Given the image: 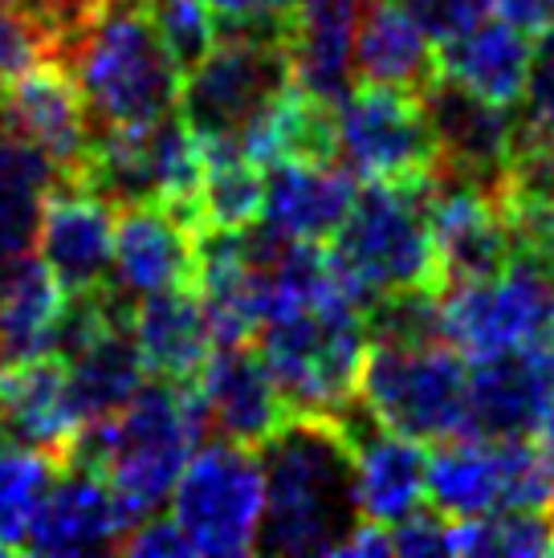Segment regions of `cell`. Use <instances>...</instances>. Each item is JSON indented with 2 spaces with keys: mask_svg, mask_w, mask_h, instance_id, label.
<instances>
[{
  "mask_svg": "<svg viewBox=\"0 0 554 558\" xmlns=\"http://www.w3.org/2000/svg\"><path fill=\"white\" fill-rule=\"evenodd\" d=\"M204 408L196 384L180 379H143L131 400L107 420L82 424L62 452V465L94 469L123 497L138 522L171 501L188 457L201 449Z\"/></svg>",
  "mask_w": 554,
  "mask_h": 558,
  "instance_id": "cell-1",
  "label": "cell"
},
{
  "mask_svg": "<svg viewBox=\"0 0 554 558\" xmlns=\"http://www.w3.org/2000/svg\"><path fill=\"white\" fill-rule=\"evenodd\" d=\"M265 513L257 550L265 555H339L359 522L354 461L335 420L290 416L262 449Z\"/></svg>",
  "mask_w": 554,
  "mask_h": 558,
  "instance_id": "cell-2",
  "label": "cell"
},
{
  "mask_svg": "<svg viewBox=\"0 0 554 558\" xmlns=\"http://www.w3.org/2000/svg\"><path fill=\"white\" fill-rule=\"evenodd\" d=\"M94 126H143L176 110L184 70L155 29L147 0H98L62 62Z\"/></svg>",
  "mask_w": 554,
  "mask_h": 558,
  "instance_id": "cell-3",
  "label": "cell"
},
{
  "mask_svg": "<svg viewBox=\"0 0 554 558\" xmlns=\"http://www.w3.org/2000/svg\"><path fill=\"white\" fill-rule=\"evenodd\" d=\"M290 16L216 21V46L184 70L176 102L204 147L237 151L249 126L293 86Z\"/></svg>",
  "mask_w": 554,
  "mask_h": 558,
  "instance_id": "cell-4",
  "label": "cell"
},
{
  "mask_svg": "<svg viewBox=\"0 0 554 558\" xmlns=\"http://www.w3.org/2000/svg\"><path fill=\"white\" fill-rule=\"evenodd\" d=\"M429 184H368L351 204V213L335 233L330 257L368 311L380 294L400 290H445L436 245L429 229Z\"/></svg>",
  "mask_w": 554,
  "mask_h": 558,
  "instance_id": "cell-5",
  "label": "cell"
},
{
  "mask_svg": "<svg viewBox=\"0 0 554 558\" xmlns=\"http://www.w3.org/2000/svg\"><path fill=\"white\" fill-rule=\"evenodd\" d=\"M257 355L293 416L330 420L359 396L368 355L363 311L351 294H335L306 311L277 314L257 326Z\"/></svg>",
  "mask_w": 554,
  "mask_h": 558,
  "instance_id": "cell-6",
  "label": "cell"
},
{
  "mask_svg": "<svg viewBox=\"0 0 554 558\" xmlns=\"http://www.w3.org/2000/svg\"><path fill=\"white\" fill-rule=\"evenodd\" d=\"M359 396L392 433L445 445L469 436V367L448 342L429 347H380L368 342Z\"/></svg>",
  "mask_w": 554,
  "mask_h": 558,
  "instance_id": "cell-7",
  "label": "cell"
},
{
  "mask_svg": "<svg viewBox=\"0 0 554 558\" xmlns=\"http://www.w3.org/2000/svg\"><path fill=\"white\" fill-rule=\"evenodd\" d=\"M424 497L445 518L554 513V465L526 436H457L429 457Z\"/></svg>",
  "mask_w": 554,
  "mask_h": 558,
  "instance_id": "cell-8",
  "label": "cell"
},
{
  "mask_svg": "<svg viewBox=\"0 0 554 558\" xmlns=\"http://www.w3.org/2000/svg\"><path fill=\"white\" fill-rule=\"evenodd\" d=\"M441 294L445 342L465 359L502 355L554 335V269L542 248L514 245L497 274L445 286Z\"/></svg>",
  "mask_w": 554,
  "mask_h": 558,
  "instance_id": "cell-9",
  "label": "cell"
},
{
  "mask_svg": "<svg viewBox=\"0 0 554 558\" xmlns=\"http://www.w3.org/2000/svg\"><path fill=\"white\" fill-rule=\"evenodd\" d=\"M265 513V473L257 449L213 440L188 457L171 489V522L192 555H257Z\"/></svg>",
  "mask_w": 554,
  "mask_h": 558,
  "instance_id": "cell-10",
  "label": "cell"
},
{
  "mask_svg": "<svg viewBox=\"0 0 554 558\" xmlns=\"http://www.w3.org/2000/svg\"><path fill=\"white\" fill-rule=\"evenodd\" d=\"M335 159L363 184H412L436 168V135L420 94L354 86L335 107Z\"/></svg>",
  "mask_w": 554,
  "mask_h": 558,
  "instance_id": "cell-11",
  "label": "cell"
},
{
  "mask_svg": "<svg viewBox=\"0 0 554 558\" xmlns=\"http://www.w3.org/2000/svg\"><path fill=\"white\" fill-rule=\"evenodd\" d=\"M53 473L25 526L21 550L49 558L74 555H110L138 526V518L123 506V497L110 489V481L94 469L62 465Z\"/></svg>",
  "mask_w": 554,
  "mask_h": 558,
  "instance_id": "cell-12",
  "label": "cell"
},
{
  "mask_svg": "<svg viewBox=\"0 0 554 558\" xmlns=\"http://www.w3.org/2000/svg\"><path fill=\"white\" fill-rule=\"evenodd\" d=\"M335 428L351 445L354 461V506L359 518L396 526L412 510L424 506V477H429V452L420 440L384 428L363 396L335 412Z\"/></svg>",
  "mask_w": 554,
  "mask_h": 558,
  "instance_id": "cell-13",
  "label": "cell"
},
{
  "mask_svg": "<svg viewBox=\"0 0 554 558\" xmlns=\"http://www.w3.org/2000/svg\"><path fill=\"white\" fill-rule=\"evenodd\" d=\"M0 123L16 140H25L46 159H53V168L65 180H77V171L91 156V110L82 102L74 74L49 58L29 65L21 78L0 90Z\"/></svg>",
  "mask_w": 554,
  "mask_h": 558,
  "instance_id": "cell-14",
  "label": "cell"
},
{
  "mask_svg": "<svg viewBox=\"0 0 554 558\" xmlns=\"http://www.w3.org/2000/svg\"><path fill=\"white\" fill-rule=\"evenodd\" d=\"M420 107H424L432 135H436V151H441L436 168L465 175V180L490 187L497 196L509 151H514L509 107H497L490 98L465 90L461 82L445 78V74H436L429 90L420 94Z\"/></svg>",
  "mask_w": 554,
  "mask_h": 558,
  "instance_id": "cell-15",
  "label": "cell"
},
{
  "mask_svg": "<svg viewBox=\"0 0 554 558\" xmlns=\"http://www.w3.org/2000/svg\"><path fill=\"white\" fill-rule=\"evenodd\" d=\"M192 384H196L204 408V428L216 440L262 449L265 440L293 416L269 367L257 355V347H249V342L213 347V355L204 359L201 375Z\"/></svg>",
  "mask_w": 554,
  "mask_h": 558,
  "instance_id": "cell-16",
  "label": "cell"
},
{
  "mask_svg": "<svg viewBox=\"0 0 554 558\" xmlns=\"http://www.w3.org/2000/svg\"><path fill=\"white\" fill-rule=\"evenodd\" d=\"M37 262L65 294H86L110 281L115 253V204L98 192L62 180L49 187L37 220Z\"/></svg>",
  "mask_w": 554,
  "mask_h": 558,
  "instance_id": "cell-17",
  "label": "cell"
},
{
  "mask_svg": "<svg viewBox=\"0 0 554 558\" xmlns=\"http://www.w3.org/2000/svg\"><path fill=\"white\" fill-rule=\"evenodd\" d=\"M554 400V335L473 359L469 436H530Z\"/></svg>",
  "mask_w": 554,
  "mask_h": 558,
  "instance_id": "cell-18",
  "label": "cell"
},
{
  "mask_svg": "<svg viewBox=\"0 0 554 558\" xmlns=\"http://www.w3.org/2000/svg\"><path fill=\"white\" fill-rule=\"evenodd\" d=\"M196 233L164 204H127L115 213L110 286L131 302L155 290L196 286Z\"/></svg>",
  "mask_w": 554,
  "mask_h": 558,
  "instance_id": "cell-19",
  "label": "cell"
},
{
  "mask_svg": "<svg viewBox=\"0 0 554 558\" xmlns=\"http://www.w3.org/2000/svg\"><path fill=\"white\" fill-rule=\"evenodd\" d=\"M359 196V180L339 159H281L265 168L262 220L298 241H335Z\"/></svg>",
  "mask_w": 554,
  "mask_h": 558,
  "instance_id": "cell-20",
  "label": "cell"
},
{
  "mask_svg": "<svg viewBox=\"0 0 554 558\" xmlns=\"http://www.w3.org/2000/svg\"><path fill=\"white\" fill-rule=\"evenodd\" d=\"M368 0H298L290 16L293 86L323 107H339L359 86L354 29Z\"/></svg>",
  "mask_w": 554,
  "mask_h": 558,
  "instance_id": "cell-21",
  "label": "cell"
},
{
  "mask_svg": "<svg viewBox=\"0 0 554 558\" xmlns=\"http://www.w3.org/2000/svg\"><path fill=\"white\" fill-rule=\"evenodd\" d=\"M131 335L143 355V367L155 379H180V384H192L201 375L204 359L216 347L196 286H176V290L135 298Z\"/></svg>",
  "mask_w": 554,
  "mask_h": 558,
  "instance_id": "cell-22",
  "label": "cell"
},
{
  "mask_svg": "<svg viewBox=\"0 0 554 558\" xmlns=\"http://www.w3.org/2000/svg\"><path fill=\"white\" fill-rule=\"evenodd\" d=\"M441 74V53L400 0H368L354 29V78L363 86L424 94Z\"/></svg>",
  "mask_w": 554,
  "mask_h": 558,
  "instance_id": "cell-23",
  "label": "cell"
},
{
  "mask_svg": "<svg viewBox=\"0 0 554 558\" xmlns=\"http://www.w3.org/2000/svg\"><path fill=\"white\" fill-rule=\"evenodd\" d=\"M0 433L13 445L41 449L62 461L70 436L77 433L70 400H65L62 359H33L0 372Z\"/></svg>",
  "mask_w": 554,
  "mask_h": 558,
  "instance_id": "cell-24",
  "label": "cell"
},
{
  "mask_svg": "<svg viewBox=\"0 0 554 558\" xmlns=\"http://www.w3.org/2000/svg\"><path fill=\"white\" fill-rule=\"evenodd\" d=\"M530 33L509 25L502 16H481L473 29L441 46V74L461 82L465 90L490 98L497 107H514L522 98L526 70H530Z\"/></svg>",
  "mask_w": 554,
  "mask_h": 558,
  "instance_id": "cell-25",
  "label": "cell"
},
{
  "mask_svg": "<svg viewBox=\"0 0 554 558\" xmlns=\"http://www.w3.org/2000/svg\"><path fill=\"white\" fill-rule=\"evenodd\" d=\"M143 379H147V367L135 347L131 323L107 326L91 347L65 359V400H70L74 424L82 428V424L115 416Z\"/></svg>",
  "mask_w": 554,
  "mask_h": 558,
  "instance_id": "cell-26",
  "label": "cell"
},
{
  "mask_svg": "<svg viewBox=\"0 0 554 558\" xmlns=\"http://www.w3.org/2000/svg\"><path fill=\"white\" fill-rule=\"evenodd\" d=\"M65 306V290L29 253L16 262L0 294V372L53 355V330Z\"/></svg>",
  "mask_w": 554,
  "mask_h": 558,
  "instance_id": "cell-27",
  "label": "cell"
},
{
  "mask_svg": "<svg viewBox=\"0 0 554 558\" xmlns=\"http://www.w3.org/2000/svg\"><path fill=\"white\" fill-rule=\"evenodd\" d=\"M265 168L232 147H204L201 225L204 229H245L262 220Z\"/></svg>",
  "mask_w": 554,
  "mask_h": 558,
  "instance_id": "cell-28",
  "label": "cell"
},
{
  "mask_svg": "<svg viewBox=\"0 0 554 558\" xmlns=\"http://www.w3.org/2000/svg\"><path fill=\"white\" fill-rule=\"evenodd\" d=\"M554 522L542 510H502L485 518H448V555H551Z\"/></svg>",
  "mask_w": 554,
  "mask_h": 558,
  "instance_id": "cell-29",
  "label": "cell"
},
{
  "mask_svg": "<svg viewBox=\"0 0 554 558\" xmlns=\"http://www.w3.org/2000/svg\"><path fill=\"white\" fill-rule=\"evenodd\" d=\"M58 457L41 449H25L13 440H0V550H21L25 543V526H29L33 510L49 481L58 473Z\"/></svg>",
  "mask_w": 554,
  "mask_h": 558,
  "instance_id": "cell-30",
  "label": "cell"
},
{
  "mask_svg": "<svg viewBox=\"0 0 554 558\" xmlns=\"http://www.w3.org/2000/svg\"><path fill=\"white\" fill-rule=\"evenodd\" d=\"M147 13L180 70H192L216 46V13L208 0H147Z\"/></svg>",
  "mask_w": 554,
  "mask_h": 558,
  "instance_id": "cell-31",
  "label": "cell"
},
{
  "mask_svg": "<svg viewBox=\"0 0 554 558\" xmlns=\"http://www.w3.org/2000/svg\"><path fill=\"white\" fill-rule=\"evenodd\" d=\"M49 58V37L37 25V16L25 13L21 4L0 0V90L16 82L29 65Z\"/></svg>",
  "mask_w": 554,
  "mask_h": 558,
  "instance_id": "cell-32",
  "label": "cell"
},
{
  "mask_svg": "<svg viewBox=\"0 0 554 558\" xmlns=\"http://www.w3.org/2000/svg\"><path fill=\"white\" fill-rule=\"evenodd\" d=\"M522 114L518 126L542 140H554V25L539 33V41L530 49V70L522 86Z\"/></svg>",
  "mask_w": 554,
  "mask_h": 558,
  "instance_id": "cell-33",
  "label": "cell"
},
{
  "mask_svg": "<svg viewBox=\"0 0 554 558\" xmlns=\"http://www.w3.org/2000/svg\"><path fill=\"white\" fill-rule=\"evenodd\" d=\"M46 192L29 184H0V257H21L37 241Z\"/></svg>",
  "mask_w": 554,
  "mask_h": 558,
  "instance_id": "cell-34",
  "label": "cell"
},
{
  "mask_svg": "<svg viewBox=\"0 0 554 558\" xmlns=\"http://www.w3.org/2000/svg\"><path fill=\"white\" fill-rule=\"evenodd\" d=\"M400 4L416 25L429 33V41L436 49L448 46L453 37H461L465 29H473L481 16L490 13L485 0H400Z\"/></svg>",
  "mask_w": 554,
  "mask_h": 558,
  "instance_id": "cell-35",
  "label": "cell"
},
{
  "mask_svg": "<svg viewBox=\"0 0 554 558\" xmlns=\"http://www.w3.org/2000/svg\"><path fill=\"white\" fill-rule=\"evenodd\" d=\"M392 555H448V518L441 510H412L392 526Z\"/></svg>",
  "mask_w": 554,
  "mask_h": 558,
  "instance_id": "cell-36",
  "label": "cell"
},
{
  "mask_svg": "<svg viewBox=\"0 0 554 558\" xmlns=\"http://www.w3.org/2000/svg\"><path fill=\"white\" fill-rule=\"evenodd\" d=\"M119 555H138V558H176V555H192L188 550V538L180 534V526L171 518H143L131 534L123 538Z\"/></svg>",
  "mask_w": 554,
  "mask_h": 558,
  "instance_id": "cell-37",
  "label": "cell"
},
{
  "mask_svg": "<svg viewBox=\"0 0 554 558\" xmlns=\"http://www.w3.org/2000/svg\"><path fill=\"white\" fill-rule=\"evenodd\" d=\"M493 16H502L522 33H542L554 25V0H485Z\"/></svg>",
  "mask_w": 554,
  "mask_h": 558,
  "instance_id": "cell-38",
  "label": "cell"
},
{
  "mask_svg": "<svg viewBox=\"0 0 554 558\" xmlns=\"http://www.w3.org/2000/svg\"><path fill=\"white\" fill-rule=\"evenodd\" d=\"M339 555H347V558L392 555V526H380V522H368V518H359V522L351 526V534L342 538Z\"/></svg>",
  "mask_w": 554,
  "mask_h": 558,
  "instance_id": "cell-39",
  "label": "cell"
},
{
  "mask_svg": "<svg viewBox=\"0 0 554 558\" xmlns=\"http://www.w3.org/2000/svg\"><path fill=\"white\" fill-rule=\"evenodd\" d=\"M216 21H253V16H290L298 0H208Z\"/></svg>",
  "mask_w": 554,
  "mask_h": 558,
  "instance_id": "cell-40",
  "label": "cell"
},
{
  "mask_svg": "<svg viewBox=\"0 0 554 558\" xmlns=\"http://www.w3.org/2000/svg\"><path fill=\"white\" fill-rule=\"evenodd\" d=\"M534 433H539V449L546 452V461L554 465V400L546 403V412H542V420H539V428H534Z\"/></svg>",
  "mask_w": 554,
  "mask_h": 558,
  "instance_id": "cell-41",
  "label": "cell"
},
{
  "mask_svg": "<svg viewBox=\"0 0 554 558\" xmlns=\"http://www.w3.org/2000/svg\"><path fill=\"white\" fill-rule=\"evenodd\" d=\"M542 253H546V262H551V269H554V229H551V236H546V245H542Z\"/></svg>",
  "mask_w": 554,
  "mask_h": 558,
  "instance_id": "cell-42",
  "label": "cell"
},
{
  "mask_svg": "<svg viewBox=\"0 0 554 558\" xmlns=\"http://www.w3.org/2000/svg\"><path fill=\"white\" fill-rule=\"evenodd\" d=\"M0 440H4V433H0Z\"/></svg>",
  "mask_w": 554,
  "mask_h": 558,
  "instance_id": "cell-43",
  "label": "cell"
},
{
  "mask_svg": "<svg viewBox=\"0 0 554 558\" xmlns=\"http://www.w3.org/2000/svg\"><path fill=\"white\" fill-rule=\"evenodd\" d=\"M0 555H4V550H0Z\"/></svg>",
  "mask_w": 554,
  "mask_h": 558,
  "instance_id": "cell-44",
  "label": "cell"
}]
</instances>
